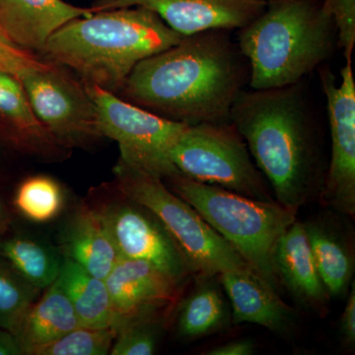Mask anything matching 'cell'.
I'll return each instance as SVG.
<instances>
[{
	"label": "cell",
	"instance_id": "1",
	"mask_svg": "<svg viewBox=\"0 0 355 355\" xmlns=\"http://www.w3.org/2000/svg\"><path fill=\"white\" fill-rule=\"evenodd\" d=\"M228 30L186 36L140 62L121 86L123 99L187 125L230 123L249 81V64Z\"/></svg>",
	"mask_w": 355,
	"mask_h": 355
},
{
	"label": "cell",
	"instance_id": "2",
	"mask_svg": "<svg viewBox=\"0 0 355 355\" xmlns=\"http://www.w3.org/2000/svg\"><path fill=\"white\" fill-rule=\"evenodd\" d=\"M230 123L246 142L275 202L297 214L321 197L326 169L302 83L243 91L231 109Z\"/></svg>",
	"mask_w": 355,
	"mask_h": 355
},
{
	"label": "cell",
	"instance_id": "3",
	"mask_svg": "<svg viewBox=\"0 0 355 355\" xmlns=\"http://www.w3.org/2000/svg\"><path fill=\"white\" fill-rule=\"evenodd\" d=\"M184 37L153 11L125 7L70 21L51 35L40 53L76 72L84 83L118 94L140 62Z\"/></svg>",
	"mask_w": 355,
	"mask_h": 355
},
{
	"label": "cell",
	"instance_id": "4",
	"mask_svg": "<svg viewBox=\"0 0 355 355\" xmlns=\"http://www.w3.org/2000/svg\"><path fill=\"white\" fill-rule=\"evenodd\" d=\"M239 30L237 44L249 64L253 90L302 83L338 43L333 21L312 0H270Z\"/></svg>",
	"mask_w": 355,
	"mask_h": 355
},
{
	"label": "cell",
	"instance_id": "5",
	"mask_svg": "<svg viewBox=\"0 0 355 355\" xmlns=\"http://www.w3.org/2000/svg\"><path fill=\"white\" fill-rule=\"evenodd\" d=\"M174 191L237 252L249 268L279 293L275 247L297 220V214L275 200H259L193 181L177 173L163 179Z\"/></svg>",
	"mask_w": 355,
	"mask_h": 355
},
{
	"label": "cell",
	"instance_id": "6",
	"mask_svg": "<svg viewBox=\"0 0 355 355\" xmlns=\"http://www.w3.org/2000/svg\"><path fill=\"white\" fill-rule=\"evenodd\" d=\"M114 173L116 191L157 217L198 277L251 270L191 205L168 188L162 178L121 159L114 166Z\"/></svg>",
	"mask_w": 355,
	"mask_h": 355
},
{
	"label": "cell",
	"instance_id": "7",
	"mask_svg": "<svg viewBox=\"0 0 355 355\" xmlns=\"http://www.w3.org/2000/svg\"><path fill=\"white\" fill-rule=\"evenodd\" d=\"M170 159L180 174L259 200H275L246 142L231 123L187 125Z\"/></svg>",
	"mask_w": 355,
	"mask_h": 355
},
{
	"label": "cell",
	"instance_id": "8",
	"mask_svg": "<svg viewBox=\"0 0 355 355\" xmlns=\"http://www.w3.org/2000/svg\"><path fill=\"white\" fill-rule=\"evenodd\" d=\"M86 87L97 110L103 137L119 144L121 160L162 179L180 173L170 151L187 125L135 106L99 86L86 84Z\"/></svg>",
	"mask_w": 355,
	"mask_h": 355
},
{
	"label": "cell",
	"instance_id": "9",
	"mask_svg": "<svg viewBox=\"0 0 355 355\" xmlns=\"http://www.w3.org/2000/svg\"><path fill=\"white\" fill-rule=\"evenodd\" d=\"M20 81L35 114L60 146L70 150L104 137L86 84L69 69L51 62L48 69L28 72Z\"/></svg>",
	"mask_w": 355,
	"mask_h": 355
},
{
	"label": "cell",
	"instance_id": "10",
	"mask_svg": "<svg viewBox=\"0 0 355 355\" xmlns=\"http://www.w3.org/2000/svg\"><path fill=\"white\" fill-rule=\"evenodd\" d=\"M331 132V157L321 200L338 214L355 216V83L352 62H345L336 83L331 70L322 69Z\"/></svg>",
	"mask_w": 355,
	"mask_h": 355
},
{
	"label": "cell",
	"instance_id": "11",
	"mask_svg": "<svg viewBox=\"0 0 355 355\" xmlns=\"http://www.w3.org/2000/svg\"><path fill=\"white\" fill-rule=\"evenodd\" d=\"M101 207L121 258L146 261L182 284L195 275L165 226L146 207L123 197Z\"/></svg>",
	"mask_w": 355,
	"mask_h": 355
},
{
	"label": "cell",
	"instance_id": "12",
	"mask_svg": "<svg viewBox=\"0 0 355 355\" xmlns=\"http://www.w3.org/2000/svg\"><path fill=\"white\" fill-rule=\"evenodd\" d=\"M265 0H94L93 12L125 7L153 11L183 36L210 30L241 29L265 10Z\"/></svg>",
	"mask_w": 355,
	"mask_h": 355
},
{
	"label": "cell",
	"instance_id": "13",
	"mask_svg": "<svg viewBox=\"0 0 355 355\" xmlns=\"http://www.w3.org/2000/svg\"><path fill=\"white\" fill-rule=\"evenodd\" d=\"M105 280L119 324L133 318L160 315L176 301L180 286L155 266L120 258Z\"/></svg>",
	"mask_w": 355,
	"mask_h": 355
},
{
	"label": "cell",
	"instance_id": "14",
	"mask_svg": "<svg viewBox=\"0 0 355 355\" xmlns=\"http://www.w3.org/2000/svg\"><path fill=\"white\" fill-rule=\"evenodd\" d=\"M219 282L229 301L234 324H259L282 338L297 327V313L251 270L220 273Z\"/></svg>",
	"mask_w": 355,
	"mask_h": 355
},
{
	"label": "cell",
	"instance_id": "15",
	"mask_svg": "<svg viewBox=\"0 0 355 355\" xmlns=\"http://www.w3.org/2000/svg\"><path fill=\"white\" fill-rule=\"evenodd\" d=\"M92 13L90 7L64 0H0V32L11 43L36 53L62 26Z\"/></svg>",
	"mask_w": 355,
	"mask_h": 355
},
{
	"label": "cell",
	"instance_id": "16",
	"mask_svg": "<svg viewBox=\"0 0 355 355\" xmlns=\"http://www.w3.org/2000/svg\"><path fill=\"white\" fill-rule=\"evenodd\" d=\"M318 270L331 298H342L354 282L355 257L352 234L335 210L302 223Z\"/></svg>",
	"mask_w": 355,
	"mask_h": 355
},
{
	"label": "cell",
	"instance_id": "17",
	"mask_svg": "<svg viewBox=\"0 0 355 355\" xmlns=\"http://www.w3.org/2000/svg\"><path fill=\"white\" fill-rule=\"evenodd\" d=\"M273 261L280 286L298 303L319 314L327 310L331 296L315 263L302 222H294L279 238Z\"/></svg>",
	"mask_w": 355,
	"mask_h": 355
},
{
	"label": "cell",
	"instance_id": "18",
	"mask_svg": "<svg viewBox=\"0 0 355 355\" xmlns=\"http://www.w3.org/2000/svg\"><path fill=\"white\" fill-rule=\"evenodd\" d=\"M0 123L16 146L33 157L58 161L70 153L39 120L20 79L6 72H0Z\"/></svg>",
	"mask_w": 355,
	"mask_h": 355
},
{
	"label": "cell",
	"instance_id": "19",
	"mask_svg": "<svg viewBox=\"0 0 355 355\" xmlns=\"http://www.w3.org/2000/svg\"><path fill=\"white\" fill-rule=\"evenodd\" d=\"M65 258L105 279L121 258L100 209L83 203L69 219L62 236Z\"/></svg>",
	"mask_w": 355,
	"mask_h": 355
},
{
	"label": "cell",
	"instance_id": "20",
	"mask_svg": "<svg viewBox=\"0 0 355 355\" xmlns=\"http://www.w3.org/2000/svg\"><path fill=\"white\" fill-rule=\"evenodd\" d=\"M198 279L195 288L180 303L175 320L176 335L184 342L214 335L232 323L230 304L218 275Z\"/></svg>",
	"mask_w": 355,
	"mask_h": 355
},
{
	"label": "cell",
	"instance_id": "21",
	"mask_svg": "<svg viewBox=\"0 0 355 355\" xmlns=\"http://www.w3.org/2000/svg\"><path fill=\"white\" fill-rule=\"evenodd\" d=\"M79 326L73 306L57 279L27 311L14 336L22 354L33 355Z\"/></svg>",
	"mask_w": 355,
	"mask_h": 355
},
{
	"label": "cell",
	"instance_id": "22",
	"mask_svg": "<svg viewBox=\"0 0 355 355\" xmlns=\"http://www.w3.org/2000/svg\"><path fill=\"white\" fill-rule=\"evenodd\" d=\"M58 282L73 306L80 326L116 329V316L104 279L64 257Z\"/></svg>",
	"mask_w": 355,
	"mask_h": 355
},
{
	"label": "cell",
	"instance_id": "23",
	"mask_svg": "<svg viewBox=\"0 0 355 355\" xmlns=\"http://www.w3.org/2000/svg\"><path fill=\"white\" fill-rule=\"evenodd\" d=\"M0 257L39 289L46 288L57 280L64 261L55 250L23 236L0 243Z\"/></svg>",
	"mask_w": 355,
	"mask_h": 355
},
{
	"label": "cell",
	"instance_id": "24",
	"mask_svg": "<svg viewBox=\"0 0 355 355\" xmlns=\"http://www.w3.org/2000/svg\"><path fill=\"white\" fill-rule=\"evenodd\" d=\"M64 195L55 180L46 176L28 178L16 191L14 205L29 220L44 223L53 220L64 207Z\"/></svg>",
	"mask_w": 355,
	"mask_h": 355
},
{
	"label": "cell",
	"instance_id": "25",
	"mask_svg": "<svg viewBox=\"0 0 355 355\" xmlns=\"http://www.w3.org/2000/svg\"><path fill=\"white\" fill-rule=\"evenodd\" d=\"M40 291L0 257V328L15 335Z\"/></svg>",
	"mask_w": 355,
	"mask_h": 355
},
{
	"label": "cell",
	"instance_id": "26",
	"mask_svg": "<svg viewBox=\"0 0 355 355\" xmlns=\"http://www.w3.org/2000/svg\"><path fill=\"white\" fill-rule=\"evenodd\" d=\"M163 321L160 315L133 318L119 324L112 355H151L157 349Z\"/></svg>",
	"mask_w": 355,
	"mask_h": 355
},
{
	"label": "cell",
	"instance_id": "27",
	"mask_svg": "<svg viewBox=\"0 0 355 355\" xmlns=\"http://www.w3.org/2000/svg\"><path fill=\"white\" fill-rule=\"evenodd\" d=\"M116 330L79 326L34 352L33 355H107Z\"/></svg>",
	"mask_w": 355,
	"mask_h": 355
},
{
	"label": "cell",
	"instance_id": "28",
	"mask_svg": "<svg viewBox=\"0 0 355 355\" xmlns=\"http://www.w3.org/2000/svg\"><path fill=\"white\" fill-rule=\"evenodd\" d=\"M321 7L335 25L345 62H352L355 44V0H324Z\"/></svg>",
	"mask_w": 355,
	"mask_h": 355
},
{
	"label": "cell",
	"instance_id": "29",
	"mask_svg": "<svg viewBox=\"0 0 355 355\" xmlns=\"http://www.w3.org/2000/svg\"><path fill=\"white\" fill-rule=\"evenodd\" d=\"M51 62L32 51L23 50L11 43L0 32V72L21 77L33 70L48 69Z\"/></svg>",
	"mask_w": 355,
	"mask_h": 355
},
{
	"label": "cell",
	"instance_id": "30",
	"mask_svg": "<svg viewBox=\"0 0 355 355\" xmlns=\"http://www.w3.org/2000/svg\"><path fill=\"white\" fill-rule=\"evenodd\" d=\"M347 295V303L340 319V331L342 343L347 349H352L355 345V284L352 282Z\"/></svg>",
	"mask_w": 355,
	"mask_h": 355
},
{
	"label": "cell",
	"instance_id": "31",
	"mask_svg": "<svg viewBox=\"0 0 355 355\" xmlns=\"http://www.w3.org/2000/svg\"><path fill=\"white\" fill-rule=\"evenodd\" d=\"M256 352V345L249 338H240L218 345L202 352L203 355H251Z\"/></svg>",
	"mask_w": 355,
	"mask_h": 355
},
{
	"label": "cell",
	"instance_id": "32",
	"mask_svg": "<svg viewBox=\"0 0 355 355\" xmlns=\"http://www.w3.org/2000/svg\"><path fill=\"white\" fill-rule=\"evenodd\" d=\"M22 350L12 334L0 328V355H21Z\"/></svg>",
	"mask_w": 355,
	"mask_h": 355
},
{
	"label": "cell",
	"instance_id": "33",
	"mask_svg": "<svg viewBox=\"0 0 355 355\" xmlns=\"http://www.w3.org/2000/svg\"><path fill=\"white\" fill-rule=\"evenodd\" d=\"M9 224V216L7 214L6 209H4L3 205L0 202V234L6 230L8 227Z\"/></svg>",
	"mask_w": 355,
	"mask_h": 355
},
{
	"label": "cell",
	"instance_id": "34",
	"mask_svg": "<svg viewBox=\"0 0 355 355\" xmlns=\"http://www.w3.org/2000/svg\"><path fill=\"white\" fill-rule=\"evenodd\" d=\"M265 1L268 2L270 1V0H265Z\"/></svg>",
	"mask_w": 355,
	"mask_h": 355
}]
</instances>
